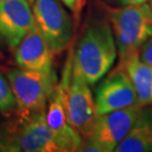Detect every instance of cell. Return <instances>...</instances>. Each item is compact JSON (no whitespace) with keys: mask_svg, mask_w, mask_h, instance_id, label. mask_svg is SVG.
Here are the masks:
<instances>
[{"mask_svg":"<svg viewBox=\"0 0 152 152\" xmlns=\"http://www.w3.org/2000/svg\"><path fill=\"white\" fill-rule=\"evenodd\" d=\"M95 102L98 115L139 105L134 85L126 68L117 66L103 80L97 88Z\"/></svg>","mask_w":152,"mask_h":152,"instance_id":"9","label":"cell"},{"mask_svg":"<svg viewBox=\"0 0 152 152\" xmlns=\"http://www.w3.org/2000/svg\"><path fill=\"white\" fill-rule=\"evenodd\" d=\"M65 107L69 124L84 140L87 139L92 132L98 113L90 85L73 68V64L71 78L65 93Z\"/></svg>","mask_w":152,"mask_h":152,"instance_id":"7","label":"cell"},{"mask_svg":"<svg viewBox=\"0 0 152 152\" xmlns=\"http://www.w3.org/2000/svg\"><path fill=\"white\" fill-rule=\"evenodd\" d=\"M28 1L30 2V4L33 5V3H34V0H28Z\"/></svg>","mask_w":152,"mask_h":152,"instance_id":"20","label":"cell"},{"mask_svg":"<svg viewBox=\"0 0 152 152\" xmlns=\"http://www.w3.org/2000/svg\"><path fill=\"white\" fill-rule=\"evenodd\" d=\"M115 152L152 151V112L143 110L127 134L115 148Z\"/></svg>","mask_w":152,"mask_h":152,"instance_id":"12","label":"cell"},{"mask_svg":"<svg viewBox=\"0 0 152 152\" xmlns=\"http://www.w3.org/2000/svg\"><path fill=\"white\" fill-rule=\"evenodd\" d=\"M118 56L108 18H93L86 24L73 50V68L94 85L112 68Z\"/></svg>","mask_w":152,"mask_h":152,"instance_id":"1","label":"cell"},{"mask_svg":"<svg viewBox=\"0 0 152 152\" xmlns=\"http://www.w3.org/2000/svg\"><path fill=\"white\" fill-rule=\"evenodd\" d=\"M117 45L118 64L126 68L132 56L152 37V10L148 3L124 5L112 8L105 6Z\"/></svg>","mask_w":152,"mask_h":152,"instance_id":"2","label":"cell"},{"mask_svg":"<svg viewBox=\"0 0 152 152\" xmlns=\"http://www.w3.org/2000/svg\"><path fill=\"white\" fill-rule=\"evenodd\" d=\"M16 108V100L9 81L0 73V112L6 113Z\"/></svg>","mask_w":152,"mask_h":152,"instance_id":"14","label":"cell"},{"mask_svg":"<svg viewBox=\"0 0 152 152\" xmlns=\"http://www.w3.org/2000/svg\"><path fill=\"white\" fill-rule=\"evenodd\" d=\"M35 25L53 53H59L70 44L74 22L60 0H34Z\"/></svg>","mask_w":152,"mask_h":152,"instance_id":"6","label":"cell"},{"mask_svg":"<svg viewBox=\"0 0 152 152\" xmlns=\"http://www.w3.org/2000/svg\"><path fill=\"white\" fill-rule=\"evenodd\" d=\"M121 5H135V4H142L146 3L149 0H118Z\"/></svg>","mask_w":152,"mask_h":152,"instance_id":"18","label":"cell"},{"mask_svg":"<svg viewBox=\"0 0 152 152\" xmlns=\"http://www.w3.org/2000/svg\"><path fill=\"white\" fill-rule=\"evenodd\" d=\"M53 53L47 41L35 27L15 48V61L20 68L27 70L50 72L53 71Z\"/></svg>","mask_w":152,"mask_h":152,"instance_id":"11","label":"cell"},{"mask_svg":"<svg viewBox=\"0 0 152 152\" xmlns=\"http://www.w3.org/2000/svg\"><path fill=\"white\" fill-rule=\"evenodd\" d=\"M126 69L134 85L138 104L142 107L152 104V66L141 61L136 54L127 62Z\"/></svg>","mask_w":152,"mask_h":152,"instance_id":"13","label":"cell"},{"mask_svg":"<svg viewBox=\"0 0 152 152\" xmlns=\"http://www.w3.org/2000/svg\"><path fill=\"white\" fill-rule=\"evenodd\" d=\"M0 152H17L8 129H0Z\"/></svg>","mask_w":152,"mask_h":152,"instance_id":"16","label":"cell"},{"mask_svg":"<svg viewBox=\"0 0 152 152\" xmlns=\"http://www.w3.org/2000/svg\"><path fill=\"white\" fill-rule=\"evenodd\" d=\"M7 76L16 100L20 120L45 111L48 98L57 83L54 70L41 72L19 67L10 70Z\"/></svg>","mask_w":152,"mask_h":152,"instance_id":"3","label":"cell"},{"mask_svg":"<svg viewBox=\"0 0 152 152\" xmlns=\"http://www.w3.org/2000/svg\"><path fill=\"white\" fill-rule=\"evenodd\" d=\"M147 3H148V5H149V7L151 8V10H152V0H149Z\"/></svg>","mask_w":152,"mask_h":152,"instance_id":"19","label":"cell"},{"mask_svg":"<svg viewBox=\"0 0 152 152\" xmlns=\"http://www.w3.org/2000/svg\"><path fill=\"white\" fill-rule=\"evenodd\" d=\"M60 1L72 13L75 23H78L80 21L81 14L85 6V3H86V0H60Z\"/></svg>","mask_w":152,"mask_h":152,"instance_id":"15","label":"cell"},{"mask_svg":"<svg viewBox=\"0 0 152 152\" xmlns=\"http://www.w3.org/2000/svg\"><path fill=\"white\" fill-rule=\"evenodd\" d=\"M45 112L19 118L16 126L8 129L17 152H61L47 124Z\"/></svg>","mask_w":152,"mask_h":152,"instance_id":"8","label":"cell"},{"mask_svg":"<svg viewBox=\"0 0 152 152\" xmlns=\"http://www.w3.org/2000/svg\"><path fill=\"white\" fill-rule=\"evenodd\" d=\"M142 111V106L135 105L99 115L80 151H114L137 121Z\"/></svg>","mask_w":152,"mask_h":152,"instance_id":"5","label":"cell"},{"mask_svg":"<svg viewBox=\"0 0 152 152\" xmlns=\"http://www.w3.org/2000/svg\"><path fill=\"white\" fill-rule=\"evenodd\" d=\"M73 64V50L66 59L62 76L48 98L45 108V121L56 137L61 152L80 151L84 138L68 123L65 107V93L69 84Z\"/></svg>","mask_w":152,"mask_h":152,"instance_id":"4","label":"cell"},{"mask_svg":"<svg viewBox=\"0 0 152 152\" xmlns=\"http://www.w3.org/2000/svg\"><path fill=\"white\" fill-rule=\"evenodd\" d=\"M35 27L28 0H0V45L15 50Z\"/></svg>","mask_w":152,"mask_h":152,"instance_id":"10","label":"cell"},{"mask_svg":"<svg viewBox=\"0 0 152 152\" xmlns=\"http://www.w3.org/2000/svg\"><path fill=\"white\" fill-rule=\"evenodd\" d=\"M1 57H2V54H1V53H0V58H1Z\"/></svg>","mask_w":152,"mask_h":152,"instance_id":"21","label":"cell"},{"mask_svg":"<svg viewBox=\"0 0 152 152\" xmlns=\"http://www.w3.org/2000/svg\"><path fill=\"white\" fill-rule=\"evenodd\" d=\"M138 56L141 61L152 66V37H150L140 48Z\"/></svg>","mask_w":152,"mask_h":152,"instance_id":"17","label":"cell"}]
</instances>
